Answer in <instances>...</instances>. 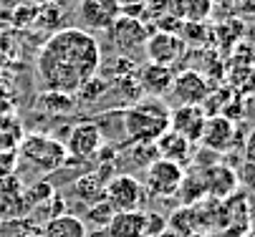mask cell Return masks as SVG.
<instances>
[{
	"label": "cell",
	"instance_id": "cell-1",
	"mask_svg": "<svg viewBox=\"0 0 255 237\" xmlns=\"http://www.w3.org/2000/svg\"><path fill=\"white\" fill-rule=\"evenodd\" d=\"M101 48L94 33L84 28H61L41 46L35 58L41 86L51 93L76 96L91 79L99 76Z\"/></svg>",
	"mask_w": 255,
	"mask_h": 237
},
{
	"label": "cell",
	"instance_id": "cell-27",
	"mask_svg": "<svg viewBox=\"0 0 255 237\" xmlns=\"http://www.w3.org/2000/svg\"><path fill=\"white\" fill-rule=\"evenodd\" d=\"M212 5L215 8H233V5H238V0H212Z\"/></svg>",
	"mask_w": 255,
	"mask_h": 237
},
{
	"label": "cell",
	"instance_id": "cell-22",
	"mask_svg": "<svg viewBox=\"0 0 255 237\" xmlns=\"http://www.w3.org/2000/svg\"><path fill=\"white\" fill-rule=\"evenodd\" d=\"M114 215H117V210L109 205L106 199H101V202H96V205L86 207V217H89V222H91L96 230H106V225L112 222Z\"/></svg>",
	"mask_w": 255,
	"mask_h": 237
},
{
	"label": "cell",
	"instance_id": "cell-13",
	"mask_svg": "<svg viewBox=\"0 0 255 237\" xmlns=\"http://www.w3.org/2000/svg\"><path fill=\"white\" fill-rule=\"evenodd\" d=\"M172 81H174V71L169 66H159V63H144L136 69V83H139V91H144L152 98H162L164 93H169L172 88Z\"/></svg>",
	"mask_w": 255,
	"mask_h": 237
},
{
	"label": "cell",
	"instance_id": "cell-14",
	"mask_svg": "<svg viewBox=\"0 0 255 237\" xmlns=\"http://www.w3.org/2000/svg\"><path fill=\"white\" fill-rule=\"evenodd\" d=\"M202 172V179H205V189L210 197H217V199H225L230 197L240 179H238V172L225 164H215V166H207V169H200Z\"/></svg>",
	"mask_w": 255,
	"mask_h": 237
},
{
	"label": "cell",
	"instance_id": "cell-19",
	"mask_svg": "<svg viewBox=\"0 0 255 237\" xmlns=\"http://www.w3.org/2000/svg\"><path fill=\"white\" fill-rule=\"evenodd\" d=\"M207 197V189H205V179H202V172L200 169H190V174L185 172L182 177V184L177 189V199L182 202V207H195L200 199Z\"/></svg>",
	"mask_w": 255,
	"mask_h": 237
},
{
	"label": "cell",
	"instance_id": "cell-28",
	"mask_svg": "<svg viewBox=\"0 0 255 237\" xmlns=\"http://www.w3.org/2000/svg\"><path fill=\"white\" fill-rule=\"evenodd\" d=\"M122 8H131V5H144V0H119Z\"/></svg>",
	"mask_w": 255,
	"mask_h": 237
},
{
	"label": "cell",
	"instance_id": "cell-17",
	"mask_svg": "<svg viewBox=\"0 0 255 237\" xmlns=\"http://www.w3.org/2000/svg\"><path fill=\"white\" fill-rule=\"evenodd\" d=\"M104 232L106 237H144V210L117 212Z\"/></svg>",
	"mask_w": 255,
	"mask_h": 237
},
{
	"label": "cell",
	"instance_id": "cell-8",
	"mask_svg": "<svg viewBox=\"0 0 255 237\" xmlns=\"http://www.w3.org/2000/svg\"><path fill=\"white\" fill-rule=\"evenodd\" d=\"M104 144V134L101 129L94 124V121H84V124H76L68 129V137H66V152L68 157L74 159H81V161H89L91 157L99 154Z\"/></svg>",
	"mask_w": 255,
	"mask_h": 237
},
{
	"label": "cell",
	"instance_id": "cell-29",
	"mask_svg": "<svg viewBox=\"0 0 255 237\" xmlns=\"http://www.w3.org/2000/svg\"><path fill=\"white\" fill-rule=\"evenodd\" d=\"M159 237H185V235H182V232H177V230H172V227H167Z\"/></svg>",
	"mask_w": 255,
	"mask_h": 237
},
{
	"label": "cell",
	"instance_id": "cell-20",
	"mask_svg": "<svg viewBox=\"0 0 255 237\" xmlns=\"http://www.w3.org/2000/svg\"><path fill=\"white\" fill-rule=\"evenodd\" d=\"M74 194L79 202H84L86 207L96 205V202L104 199V179L99 174H81L74 182Z\"/></svg>",
	"mask_w": 255,
	"mask_h": 237
},
{
	"label": "cell",
	"instance_id": "cell-11",
	"mask_svg": "<svg viewBox=\"0 0 255 237\" xmlns=\"http://www.w3.org/2000/svg\"><path fill=\"white\" fill-rule=\"evenodd\" d=\"M238 142V131H235V121H230L228 116L223 114H212L207 116L205 121V129H202V137H200V144L202 149H210L215 154H225L235 147Z\"/></svg>",
	"mask_w": 255,
	"mask_h": 237
},
{
	"label": "cell",
	"instance_id": "cell-23",
	"mask_svg": "<svg viewBox=\"0 0 255 237\" xmlns=\"http://www.w3.org/2000/svg\"><path fill=\"white\" fill-rule=\"evenodd\" d=\"M167 230V217L154 212V210H144V237H159Z\"/></svg>",
	"mask_w": 255,
	"mask_h": 237
},
{
	"label": "cell",
	"instance_id": "cell-15",
	"mask_svg": "<svg viewBox=\"0 0 255 237\" xmlns=\"http://www.w3.org/2000/svg\"><path fill=\"white\" fill-rule=\"evenodd\" d=\"M157 147V154L159 159H167V161H174L179 166H185L187 161H192V144L185 139V137H179V134H174L172 129L167 134H162V137L154 142Z\"/></svg>",
	"mask_w": 255,
	"mask_h": 237
},
{
	"label": "cell",
	"instance_id": "cell-12",
	"mask_svg": "<svg viewBox=\"0 0 255 237\" xmlns=\"http://www.w3.org/2000/svg\"><path fill=\"white\" fill-rule=\"evenodd\" d=\"M207 121V111L202 106H174L169 116V129L179 137H185L190 144H197Z\"/></svg>",
	"mask_w": 255,
	"mask_h": 237
},
{
	"label": "cell",
	"instance_id": "cell-7",
	"mask_svg": "<svg viewBox=\"0 0 255 237\" xmlns=\"http://www.w3.org/2000/svg\"><path fill=\"white\" fill-rule=\"evenodd\" d=\"M169 93L177 106H202L210 96V81L200 71L185 69L182 74H174Z\"/></svg>",
	"mask_w": 255,
	"mask_h": 237
},
{
	"label": "cell",
	"instance_id": "cell-26",
	"mask_svg": "<svg viewBox=\"0 0 255 237\" xmlns=\"http://www.w3.org/2000/svg\"><path fill=\"white\" fill-rule=\"evenodd\" d=\"M243 161L255 164V126L248 131V137L243 142Z\"/></svg>",
	"mask_w": 255,
	"mask_h": 237
},
{
	"label": "cell",
	"instance_id": "cell-4",
	"mask_svg": "<svg viewBox=\"0 0 255 237\" xmlns=\"http://www.w3.org/2000/svg\"><path fill=\"white\" fill-rule=\"evenodd\" d=\"M109 38H112V46L119 56L131 58L134 53L144 51V43H147L152 28L144 23L141 18H129V15H119L114 20V25L106 30Z\"/></svg>",
	"mask_w": 255,
	"mask_h": 237
},
{
	"label": "cell",
	"instance_id": "cell-3",
	"mask_svg": "<svg viewBox=\"0 0 255 237\" xmlns=\"http://www.w3.org/2000/svg\"><path fill=\"white\" fill-rule=\"evenodd\" d=\"M18 154L33 169H38L41 174H53L68 164V152H66L63 142L46 137V134H28L20 142Z\"/></svg>",
	"mask_w": 255,
	"mask_h": 237
},
{
	"label": "cell",
	"instance_id": "cell-9",
	"mask_svg": "<svg viewBox=\"0 0 255 237\" xmlns=\"http://www.w3.org/2000/svg\"><path fill=\"white\" fill-rule=\"evenodd\" d=\"M119 15H122L119 0H81L79 3V20L89 33L109 30Z\"/></svg>",
	"mask_w": 255,
	"mask_h": 237
},
{
	"label": "cell",
	"instance_id": "cell-16",
	"mask_svg": "<svg viewBox=\"0 0 255 237\" xmlns=\"http://www.w3.org/2000/svg\"><path fill=\"white\" fill-rule=\"evenodd\" d=\"M38 235H41V237H86L89 230H86V222H84L81 217L63 212V215L51 217V220L41 227Z\"/></svg>",
	"mask_w": 255,
	"mask_h": 237
},
{
	"label": "cell",
	"instance_id": "cell-6",
	"mask_svg": "<svg viewBox=\"0 0 255 237\" xmlns=\"http://www.w3.org/2000/svg\"><path fill=\"white\" fill-rule=\"evenodd\" d=\"M104 199L117 212H131L141 210L144 202V184L131 174H114L109 182H104Z\"/></svg>",
	"mask_w": 255,
	"mask_h": 237
},
{
	"label": "cell",
	"instance_id": "cell-10",
	"mask_svg": "<svg viewBox=\"0 0 255 237\" xmlns=\"http://www.w3.org/2000/svg\"><path fill=\"white\" fill-rule=\"evenodd\" d=\"M185 41L177 33H164V30H152L147 43H144V53H147L149 63H159V66H172L185 56Z\"/></svg>",
	"mask_w": 255,
	"mask_h": 237
},
{
	"label": "cell",
	"instance_id": "cell-31",
	"mask_svg": "<svg viewBox=\"0 0 255 237\" xmlns=\"http://www.w3.org/2000/svg\"><path fill=\"white\" fill-rule=\"evenodd\" d=\"M23 237H41L38 232H30V235H23Z\"/></svg>",
	"mask_w": 255,
	"mask_h": 237
},
{
	"label": "cell",
	"instance_id": "cell-2",
	"mask_svg": "<svg viewBox=\"0 0 255 237\" xmlns=\"http://www.w3.org/2000/svg\"><path fill=\"white\" fill-rule=\"evenodd\" d=\"M172 109L164 98L144 96L122 111V131L131 144H154L169 131Z\"/></svg>",
	"mask_w": 255,
	"mask_h": 237
},
{
	"label": "cell",
	"instance_id": "cell-18",
	"mask_svg": "<svg viewBox=\"0 0 255 237\" xmlns=\"http://www.w3.org/2000/svg\"><path fill=\"white\" fill-rule=\"evenodd\" d=\"M212 0H172L169 13L182 23H205L212 15Z\"/></svg>",
	"mask_w": 255,
	"mask_h": 237
},
{
	"label": "cell",
	"instance_id": "cell-21",
	"mask_svg": "<svg viewBox=\"0 0 255 237\" xmlns=\"http://www.w3.org/2000/svg\"><path fill=\"white\" fill-rule=\"evenodd\" d=\"M197 225H200V215H197L195 207H182V210H177L172 215V220H167V227L182 232L185 237H190L197 230Z\"/></svg>",
	"mask_w": 255,
	"mask_h": 237
},
{
	"label": "cell",
	"instance_id": "cell-30",
	"mask_svg": "<svg viewBox=\"0 0 255 237\" xmlns=\"http://www.w3.org/2000/svg\"><path fill=\"white\" fill-rule=\"evenodd\" d=\"M238 3H243V5H255V0H238Z\"/></svg>",
	"mask_w": 255,
	"mask_h": 237
},
{
	"label": "cell",
	"instance_id": "cell-24",
	"mask_svg": "<svg viewBox=\"0 0 255 237\" xmlns=\"http://www.w3.org/2000/svg\"><path fill=\"white\" fill-rule=\"evenodd\" d=\"M144 15H149L152 20H159L162 15L169 13L172 8V0H144Z\"/></svg>",
	"mask_w": 255,
	"mask_h": 237
},
{
	"label": "cell",
	"instance_id": "cell-5",
	"mask_svg": "<svg viewBox=\"0 0 255 237\" xmlns=\"http://www.w3.org/2000/svg\"><path fill=\"white\" fill-rule=\"evenodd\" d=\"M182 177H185V166L167 159H154L144 169V192H149L152 197H159V199L177 197Z\"/></svg>",
	"mask_w": 255,
	"mask_h": 237
},
{
	"label": "cell",
	"instance_id": "cell-25",
	"mask_svg": "<svg viewBox=\"0 0 255 237\" xmlns=\"http://www.w3.org/2000/svg\"><path fill=\"white\" fill-rule=\"evenodd\" d=\"M238 179H240V184H243V187H248V189L255 194V164L243 161L240 172H238Z\"/></svg>",
	"mask_w": 255,
	"mask_h": 237
}]
</instances>
